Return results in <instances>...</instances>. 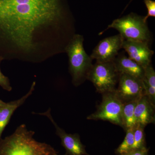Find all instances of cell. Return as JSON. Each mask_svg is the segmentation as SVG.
I'll use <instances>...</instances> for the list:
<instances>
[{
    "mask_svg": "<svg viewBox=\"0 0 155 155\" xmlns=\"http://www.w3.org/2000/svg\"><path fill=\"white\" fill-rule=\"evenodd\" d=\"M144 3L148 11L147 14L144 17L145 22H147L149 17H155V2L152 0H144Z\"/></svg>",
    "mask_w": 155,
    "mask_h": 155,
    "instance_id": "obj_18",
    "label": "cell"
},
{
    "mask_svg": "<svg viewBox=\"0 0 155 155\" xmlns=\"http://www.w3.org/2000/svg\"><path fill=\"white\" fill-rule=\"evenodd\" d=\"M84 41L82 35H74L65 48L69 57L72 83L75 86H79L86 80L93 65L92 59L84 48Z\"/></svg>",
    "mask_w": 155,
    "mask_h": 155,
    "instance_id": "obj_3",
    "label": "cell"
},
{
    "mask_svg": "<svg viewBox=\"0 0 155 155\" xmlns=\"http://www.w3.org/2000/svg\"><path fill=\"white\" fill-rule=\"evenodd\" d=\"M34 131L20 125L11 135L0 140V155H56L50 145L36 141Z\"/></svg>",
    "mask_w": 155,
    "mask_h": 155,
    "instance_id": "obj_2",
    "label": "cell"
},
{
    "mask_svg": "<svg viewBox=\"0 0 155 155\" xmlns=\"http://www.w3.org/2000/svg\"><path fill=\"white\" fill-rule=\"evenodd\" d=\"M68 14L66 0H0V37L29 52L35 48L37 32Z\"/></svg>",
    "mask_w": 155,
    "mask_h": 155,
    "instance_id": "obj_1",
    "label": "cell"
},
{
    "mask_svg": "<svg viewBox=\"0 0 155 155\" xmlns=\"http://www.w3.org/2000/svg\"><path fill=\"white\" fill-rule=\"evenodd\" d=\"M110 28L118 31L124 40L143 42L149 44L151 41L150 32L144 17L134 13L115 19L105 30Z\"/></svg>",
    "mask_w": 155,
    "mask_h": 155,
    "instance_id": "obj_4",
    "label": "cell"
},
{
    "mask_svg": "<svg viewBox=\"0 0 155 155\" xmlns=\"http://www.w3.org/2000/svg\"><path fill=\"white\" fill-rule=\"evenodd\" d=\"M6 103L4 102L2 100L0 99V108L4 106L5 105Z\"/></svg>",
    "mask_w": 155,
    "mask_h": 155,
    "instance_id": "obj_21",
    "label": "cell"
},
{
    "mask_svg": "<svg viewBox=\"0 0 155 155\" xmlns=\"http://www.w3.org/2000/svg\"><path fill=\"white\" fill-rule=\"evenodd\" d=\"M155 105L150 101L146 95L137 102L134 109V115L136 124L145 127L151 123H154Z\"/></svg>",
    "mask_w": 155,
    "mask_h": 155,
    "instance_id": "obj_12",
    "label": "cell"
},
{
    "mask_svg": "<svg viewBox=\"0 0 155 155\" xmlns=\"http://www.w3.org/2000/svg\"><path fill=\"white\" fill-rule=\"evenodd\" d=\"M38 114L47 116L51 120L55 128L56 134L61 139V144L67 151L66 153L71 155H90L87 153L85 147L81 143L78 134L66 133L58 126L51 115L50 109L45 113Z\"/></svg>",
    "mask_w": 155,
    "mask_h": 155,
    "instance_id": "obj_9",
    "label": "cell"
},
{
    "mask_svg": "<svg viewBox=\"0 0 155 155\" xmlns=\"http://www.w3.org/2000/svg\"><path fill=\"white\" fill-rule=\"evenodd\" d=\"M123 41L119 34L104 38L95 47L91 58L92 60L95 59L98 62L114 61L119 50L122 48Z\"/></svg>",
    "mask_w": 155,
    "mask_h": 155,
    "instance_id": "obj_8",
    "label": "cell"
},
{
    "mask_svg": "<svg viewBox=\"0 0 155 155\" xmlns=\"http://www.w3.org/2000/svg\"><path fill=\"white\" fill-rule=\"evenodd\" d=\"M124 104L115 91L102 94V100L97 110L87 116L88 120L108 121L122 127V113Z\"/></svg>",
    "mask_w": 155,
    "mask_h": 155,
    "instance_id": "obj_6",
    "label": "cell"
},
{
    "mask_svg": "<svg viewBox=\"0 0 155 155\" xmlns=\"http://www.w3.org/2000/svg\"><path fill=\"white\" fill-rule=\"evenodd\" d=\"M144 127V126L139 124H137L134 126V143L132 149H139L146 147Z\"/></svg>",
    "mask_w": 155,
    "mask_h": 155,
    "instance_id": "obj_17",
    "label": "cell"
},
{
    "mask_svg": "<svg viewBox=\"0 0 155 155\" xmlns=\"http://www.w3.org/2000/svg\"><path fill=\"white\" fill-rule=\"evenodd\" d=\"M114 62L119 74L124 73L142 80L143 78L144 68L126 56L124 52L119 53Z\"/></svg>",
    "mask_w": 155,
    "mask_h": 155,
    "instance_id": "obj_11",
    "label": "cell"
},
{
    "mask_svg": "<svg viewBox=\"0 0 155 155\" xmlns=\"http://www.w3.org/2000/svg\"><path fill=\"white\" fill-rule=\"evenodd\" d=\"M149 150L147 147L139 149H132L122 155H148Z\"/></svg>",
    "mask_w": 155,
    "mask_h": 155,
    "instance_id": "obj_20",
    "label": "cell"
},
{
    "mask_svg": "<svg viewBox=\"0 0 155 155\" xmlns=\"http://www.w3.org/2000/svg\"><path fill=\"white\" fill-rule=\"evenodd\" d=\"M4 59V58L0 56V64L1 61ZM0 86L5 90L10 91L12 90V88L10 84V81L8 78L6 77L3 75L0 69Z\"/></svg>",
    "mask_w": 155,
    "mask_h": 155,
    "instance_id": "obj_19",
    "label": "cell"
},
{
    "mask_svg": "<svg viewBox=\"0 0 155 155\" xmlns=\"http://www.w3.org/2000/svg\"><path fill=\"white\" fill-rule=\"evenodd\" d=\"M142 79L145 89L146 95L150 101L155 105V72L152 64L144 68Z\"/></svg>",
    "mask_w": 155,
    "mask_h": 155,
    "instance_id": "obj_14",
    "label": "cell"
},
{
    "mask_svg": "<svg viewBox=\"0 0 155 155\" xmlns=\"http://www.w3.org/2000/svg\"><path fill=\"white\" fill-rule=\"evenodd\" d=\"M56 155H58V154H56ZM64 155H69V154H68V153H66Z\"/></svg>",
    "mask_w": 155,
    "mask_h": 155,
    "instance_id": "obj_22",
    "label": "cell"
},
{
    "mask_svg": "<svg viewBox=\"0 0 155 155\" xmlns=\"http://www.w3.org/2000/svg\"><path fill=\"white\" fill-rule=\"evenodd\" d=\"M134 127H130L125 130L126 134L124 140L115 151V153L117 155L124 154L132 149L134 143Z\"/></svg>",
    "mask_w": 155,
    "mask_h": 155,
    "instance_id": "obj_16",
    "label": "cell"
},
{
    "mask_svg": "<svg viewBox=\"0 0 155 155\" xmlns=\"http://www.w3.org/2000/svg\"><path fill=\"white\" fill-rule=\"evenodd\" d=\"M115 93L123 104L138 101L146 95L143 80L124 73L119 74L118 86Z\"/></svg>",
    "mask_w": 155,
    "mask_h": 155,
    "instance_id": "obj_7",
    "label": "cell"
},
{
    "mask_svg": "<svg viewBox=\"0 0 155 155\" xmlns=\"http://www.w3.org/2000/svg\"><path fill=\"white\" fill-rule=\"evenodd\" d=\"M35 84V81L33 82L29 91L21 98L6 103L5 105L0 108V140L2 139V134L10 122L12 115L17 108L23 104L28 97L32 94Z\"/></svg>",
    "mask_w": 155,
    "mask_h": 155,
    "instance_id": "obj_13",
    "label": "cell"
},
{
    "mask_svg": "<svg viewBox=\"0 0 155 155\" xmlns=\"http://www.w3.org/2000/svg\"><path fill=\"white\" fill-rule=\"evenodd\" d=\"M122 48L125 50L130 59L144 69L151 64L154 52L150 49V44L147 43L124 40Z\"/></svg>",
    "mask_w": 155,
    "mask_h": 155,
    "instance_id": "obj_10",
    "label": "cell"
},
{
    "mask_svg": "<svg viewBox=\"0 0 155 155\" xmlns=\"http://www.w3.org/2000/svg\"><path fill=\"white\" fill-rule=\"evenodd\" d=\"M138 101L124 104L122 110V128L126 130L136 125L134 118V109Z\"/></svg>",
    "mask_w": 155,
    "mask_h": 155,
    "instance_id": "obj_15",
    "label": "cell"
},
{
    "mask_svg": "<svg viewBox=\"0 0 155 155\" xmlns=\"http://www.w3.org/2000/svg\"><path fill=\"white\" fill-rule=\"evenodd\" d=\"M119 76L114 61L96 62L93 64L87 79L93 84L97 92L102 94L115 91Z\"/></svg>",
    "mask_w": 155,
    "mask_h": 155,
    "instance_id": "obj_5",
    "label": "cell"
}]
</instances>
